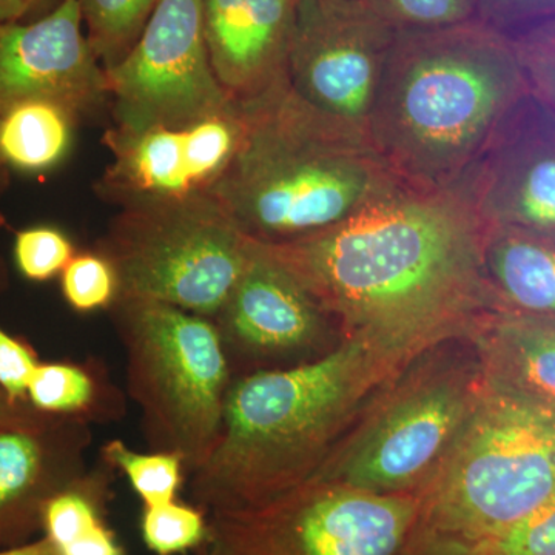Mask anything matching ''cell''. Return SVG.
Returning <instances> with one entry per match:
<instances>
[{
  "instance_id": "9c48e42d",
  "label": "cell",
  "mask_w": 555,
  "mask_h": 555,
  "mask_svg": "<svg viewBox=\"0 0 555 555\" xmlns=\"http://www.w3.org/2000/svg\"><path fill=\"white\" fill-rule=\"evenodd\" d=\"M420 514L418 495L310 478L261 505L210 514L201 555H398Z\"/></svg>"
},
{
  "instance_id": "7c38bea8",
  "label": "cell",
  "mask_w": 555,
  "mask_h": 555,
  "mask_svg": "<svg viewBox=\"0 0 555 555\" xmlns=\"http://www.w3.org/2000/svg\"><path fill=\"white\" fill-rule=\"evenodd\" d=\"M214 321L232 374L236 366H297L341 341L334 337L337 324L308 287L254 241L246 269Z\"/></svg>"
},
{
  "instance_id": "d6986e66",
  "label": "cell",
  "mask_w": 555,
  "mask_h": 555,
  "mask_svg": "<svg viewBox=\"0 0 555 555\" xmlns=\"http://www.w3.org/2000/svg\"><path fill=\"white\" fill-rule=\"evenodd\" d=\"M481 255L495 310L555 321V232L485 225Z\"/></svg>"
},
{
  "instance_id": "2e32d148",
  "label": "cell",
  "mask_w": 555,
  "mask_h": 555,
  "mask_svg": "<svg viewBox=\"0 0 555 555\" xmlns=\"http://www.w3.org/2000/svg\"><path fill=\"white\" fill-rule=\"evenodd\" d=\"M204 38L219 86L238 107L286 82L298 0H201Z\"/></svg>"
},
{
  "instance_id": "f546056e",
  "label": "cell",
  "mask_w": 555,
  "mask_h": 555,
  "mask_svg": "<svg viewBox=\"0 0 555 555\" xmlns=\"http://www.w3.org/2000/svg\"><path fill=\"white\" fill-rule=\"evenodd\" d=\"M477 17L507 38L555 20V0H477Z\"/></svg>"
},
{
  "instance_id": "44dd1931",
  "label": "cell",
  "mask_w": 555,
  "mask_h": 555,
  "mask_svg": "<svg viewBox=\"0 0 555 555\" xmlns=\"http://www.w3.org/2000/svg\"><path fill=\"white\" fill-rule=\"evenodd\" d=\"M27 400L43 414L83 423L116 422L126 401L100 363L38 364L27 387Z\"/></svg>"
},
{
  "instance_id": "ba28073f",
  "label": "cell",
  "mask_w": 555,
  "mask_h": 555,
  "mask_svg": "<svg viewBox=\"0 0 555 555\" xmlns=\"http://www.w3.org/2000/svg\"><path fill=\"white\" fill-rule=\"evenodd\" d=\"M250 247L210 193L127 204L98 243L118 276V297L155 299L210 320L243 275Z\"/></svg>"
},
{
  "instance_id": "f1b7e54d",
  "label": "cell",
  "mask_w": 555,
  "mask_h": 555,
  "mask_svg": "<svg viewBox=\"0 0 555 555\" xmlns=\"http://www.w3.org/2000/svg\"><path fill=\"white\" fill-rule=\"evenodd\" d=\"M529 89L555 113V20L513 38Z\"/></svg>"
},
{
  "instance_id": "5b68a950",
  "label": "cell",
  "mask_w": 555,
  "mask_h": 555,
  "mask_svg": "<svg viewBox=\"0 0 555 555\" xmlns=\"http://www.w3.org/2000/svg\"><path fill=\"white\" fill-rule=\"evenodd\" d=\"M485 386L469 338L430 347L372 397L313 478L377 494H422L462 437Z\"/></svg>"
},
{
  "instance_id": "8fae6325",
  "label": "cell",
  "mask_w": 555,
  "mask_h": 555,
  "mask_svg": "<svg viewBox=\"0 0 555 555\" xmlns=\"http://www.w3.org/2000/svg\"><path fill=\"white\" fill-rule=\"evenodd\" d=\"M115 126L182 127L232 107L204 38L201 0H160L124 60L105 69Z\"/></svg>"
},
{
  "instance_id": "30bf717a",
  "label": "cell",
  "mask_w": 555,
  "mask_h": 555,
  "mask_svg": "<svg viewBox=\"0 0 555 555\" xmlns=\"http://www.w3.org/2000/svg\"><path fill=\"white\" fill-rule=\"evenodd\" d=\"M396 31L366 0H298L288 93L339 133L366 142Z\"/></svg>"
},
{
  "instance_id": "ac0fdd59",
  "label": "cell",
  "mask_w": 555,
  "mask_h": 555,
  "mask_svg": "<svg viewBox=\"0 0 555 555\" xmlns=\"http://www.w3.org/2000/svg\"><path fill=\"white\" fill-rule=\"evenodd\" d=\"M486 385L555 411V321L492 310L469 337Z\"/></svg>"
},
{
  "instance_id": "cb8c5ba5",
  "label": "cell",
  "mask_w": 555,
  "mask_h": 555,
  "mask_svg": "<svg viewBox=\"0 0 555 555\" xmlns=\"http://www.w3.org/2000/svg\"><path fill=\"white\" fill-rule=\"evenodd\" d=\"M102 462L119 469L145 507L167 505L177 500L185 470L184 462L169 452H138L124 441L112 440L102 448Z\"/></svg>"
},
{
  "instance_id": "6da1fadb",
  "label": "cell",
  "mask_w": 555,
  "mask_h": 555,
  "mask_svg": "<svg viewBox=\"0 0 555 555\" xmlns=\"http://www.w3.org/2000/svg\"><path fill=\"white\" fill-rule=\"evenodd\" d=\"M483 230L454 190L400 181L335 228L261 246L308 287L341 338L409 364L430 347L469 338L495 310Z\"/></svg>"
},
{
  "instance_id": "4fadbf2b",
  "label": "cell",
  "mask_w": 555,
  "mask_h": 555,
  "mask_svg": "<svg viewBox=\"0 0 555 555\" xmlns=\"http://www.w3.org/2000/svg\"><path fill=\"white\" fill-rule=\"evenodd\" d=\"M244 134L246 119L235 104L189 126H115L105 133L113 159L98 193L120 207L208 193L235 159Z\"/></svg>"
},
{
  "instance_id": "9a60e30c",
  "label": "cell",
  "mask_w": 555,
  "mask_h": 555,
  "mask_svg": "<svg viewBox=\"0 0 555 555\" xmlns=\"http://www.w3.org/2000/svg\"><path fill=\"white\" fill-rule=\"evenodd\" d=\"M108 100L78 0H60L36 21L0 24V113L20 102L49 101L79 116Z\"/></svg>"
},
{
  "instance_id": "7402d4cb",
  "label": "cell",
  "mask_w": 555,
  "mask_h": 555,
  "mask_svg": "<svg viewBox=\"0 0 555 555\" xmlns=\"http://www.w3.org/2000/svg\"><path fill=\"white\" fill-rule=\"evenodd\" d=\"M78 116L49 101H25L0 113V163L25 173H46L72 149Z\"/></svg>"
},
{
  "instance_id": "8d00e7d4",
  "label": "cell",
  "mask_w": 555,
  "mask_h": 555,
  "mask_svg": "<svg viewBox=\"0 0 555 555\" xmlns=\"http://www.w3.org/2000/svg\"><path fill=\"white\" fill-rule=\"evenodd\" d=\"M7 184H9V169H7V167H0V196H2ZM0 222H2V218H0Z\"/></svg>"
},
{
  "instance_id": "52a82bcc",
  "label": "cell",
  "mask_w": 555,
  "mask_h": 555,
  "mask_svg": "<svg viewBox=\"0 0 555 555\" xmlns=\"http://www.w3.org/2000/svg\"><path fill=\"white\" fill-rule=\"evenodd\" d=\"M109 309L150 451L192 474L217 443L233 379L217 324L155 299L118 297Z\"/></svg>"
},
{
  "instance_id": "484cf974",
  "label": "cell",
  "mask_w": 555,
  "mask_h": 555,
  "mask_svg": "<svg viewBox=\"0 0 555 555\" xmlns=\"http://www.w3.org/2000/svg\"><path fill=\"white\" fill-rule=\"evenodd\" d=\"M393 31H436L478 20L477 0H366Z\"/></svg>"
},
{
  "instance_id": "e0dca14e",
  "label": "cell",
  "mask_w": 555,
  "mask_h": 555,
  "mask_svg": "<svg viewBox=\"0 0 555 555\" xmlns=\"http://www.w3.org/2000/svg\"><path fill=\"white\" fill-rule=\"evenodd\" d=\"M89 423L49 415L36 426L0 429V529L42 507L86 473Z\"/></svg>"
},
{
  "instance_id": "83f0119b",
  "label": "cell",
  "mask_w": 555,
  "mask_h": 555,
  "mask_svg": "<svg viewBox=\"0 0 555 555\" xmlns=\"http://www.w3.org/2000/svg\"><path fill=\"white\" fill-rule=\"evenodd\" d=\"M75 255V246L68 236L50 225L21 230L14 240L17 269L27 280L38 283L64 272Z\"/></svg>"
},
{
  "instance_id": "d4e9b609",
  "label": "cell",
  "mask_w": 555,
  "mask_h": 555,
  "mask_svg": "<svg viewBox=\"0 0 555 555\" xmlns=\"http://www.w3.org/2000/svg\"><path fill=\"white\" fill-rule=\"evenodd\" d=\"M142 539L156 555H177L206 542L208 521L198 506L167 505L145 507L141 521Z\"/></svg>"
},
{
  "instance_id": "5bb4252c",
  "label": "cell",
  "mask_w": 555,
  "mask_h": 555,
  "mask_svg": "<svg viewBox=\"0 0 555 555\" xmlns=\"http://www.w3.org/2000/svg\"><path fill=\"white\" fill-rule=\"evenodd\" d=\"M454 192L486 228L555 232V113L529 89Z\"/></svg>"
},
{
  "instance_id": "74e56055",
  "label": "cell",
  "mask_w": 555,
  "mask_h": 555,
  "mask_svg": "<svg viewBox=\"0 0 555 555\" xmlns=\"http://www.w3.org/2000/svg\"><path fill=\"white\" fill-rule=\"evenodd\" d=\"M0 167H5V166H3V164H2V163H0ZM7 169H9V167H7Z\"/></svg>"
},
{
  "instance_id": "4316f807",
  "label": "cell",
  "mask_w": 555,
  "mask_h": 555,
  "mask_svg": "<svg viewBox=\"0 0 555 555\" xmlns=\"http://www.w3.org/2000/svg\"><path fill=\"white\" fill-rule=\"evenodd\" d=\"M61 275L62 294L69 308L78 312L112 308L118 298V276L100 251L75 255Z\"/></svg>"
},
{
  "instance_id": "ffe728a7",
  "label": "cell",
  "mask_w": 555,
  "mask_h": 555,
  "mask_svg": "<svg viewBox=\"0 0 555 555\" xmlns=\"http://www.w3.org/2000/svg\"><path fill=\"white\" fill-rule=\"evenodd\" d=\"M108 470H86L43 505L40 520L60 555H126L104 520Z\"/></svg>"
},
{
  "instance_id": "1f68e13d",
  "label": "cell",
  "mask_w": 555,
  "mask_h": 555,
  "mask_svg": "<svg viewBox=\"0 0 555 555\" xmlns=\"http://www.w3.org/2000/svg\"><path fill=\"white\" fill-rule=\"evenodd\" d=\"M398 555H502L492 540L452 534L418 520Z\"/></svg>"
},
{
  "instance_id": "8992f818",
  "label": "cell",
  "mask_w": 555,
  "mask_h": 555,
  "mask_svg": "<svg viewBox=\"0 0 555 555\" xmlns=\"http://www.w3.org/2000/svg\"><path fill=\"white\" fill-rule=\"evenodd\" d=\"M420 520L474 540H499L555 499V411L485 386L436 478Z\"/></svg>"
},
{
  "instance_id": "e575fe53",
  "label": "cell",
  "mask_w": 555,
  "mask_h": 555,
  "mask_svg": "<svg viewBox=\"0 0 555 555\" xmlns=\"http://www.w3.org/2000/svg\"><path fill=\"white\" fill-rule=\"evenodd\" d=\"M50 0H0V24L24 22Z\"/></svg>"
},
{
  "instance_id": "d6a6232c",
  "label": "cell",
  "mask_w": 555,
  "mask_h": 555,
  "mask_svg": "<svg viewBox=\"0 0 555 555\" xmlns=\"http://www.w3.org/2000/svg\"><path fill=\"white\" fill-rule=\"evenodd\" d=\"M39 361L30 347L0 327V389L14 401L27 400V387Z\"/></svg>"
},
{
  "instance_id": "836d02e7",
  "label": "cell",
  "mask_w": 555,
  "mask_h": 555,
  "mask_svg": "<svg viewBox=\"0 0 555 555\" xmlns=\"http://www.w3.org/2000/svg\"><path fill=\"white\" fill-rule=\"evenodd\" d=\"M38 409L25 408L24 401L11 400L2 389H0V429H9V427H27L36 426L46 422L47 416Z\"/></svg>"
},
{
  "instance_id": "4dcf8cb0",
  "label": "cell",
  "mask_w": 555,
  "mask_h": 555,
  "mask_svg": "<svg viewBox=\"0 0 555 555\" xmlns=\"http://www.w3.org/2000/svg\"><path fill=\"white\" fill-rule=\"evenodd\" d=\"M502 555H555V499L495 540Z\"/></svg>"
},
{
  "instance_id": "7a4b0ae2",
  "label": "cell",
  "mask_w": 555,
  "mask_h": 555,
  "mask_svg": "<svg viewBox=\"0 0 555 555\" xmlns=\"http://www.w3.org/2000/svg\"><path fill=\"white\" fill-rule=\"evenodd\" d=\"M408 364L360 338L323 357L232 379L221 433L190 474L204 513L261 505L317 476L372 397Z\"/></svg>"
},
{
  "instance_id": "3957f363",
  "label": "cell",
  "mask_w": 555,
  "mask_h": 555,
  "mask_svg": "<svg viewBox=\"0 0 555 555\" xmlns=\"http://www.w3.org/2000/svg\"><path fill=\"white\" fill-rule=\"evenodd\" d=\"M528 91L513 39L481 21L396 33L369 145L401 181L452 190Z\"/></svg>"
},
{
  "instance_id": "277c9868",
  "label": "cell",
  "mask_w": 555,
  "mask_h": 555,
  "mask_svg": "<svg viewBox=\"0 0 555 555\" xmlns=\"http://www.w3.org/2000/svg\"><path fill=\"white\" fill-rule=\"evenodd\" d=\"M240 108L243 144L208 193L254 243L286 244L335 228L401 181L371 145L299 104L286 82Z\"/></svg>"
},
{
  "instance_id": "603a6c76",
  "label": "cell",
  "mask_w": 555,
  "mask_h": 555,
  "mask_svg": "<svg viewBox=\"0 0 555 555\" xmlns=\"http://www.w3.org/2000/svg\"><path fill=\"white\" fill-rule=\"evenodd\" d=\"M91 49L104 69L124 60L160 0H78Z\"/></svg>"
},
{
  "instance_id": "d590c367",
  "label": "cell",
  "mask_w": 555,
  "mask_h": 555,
  "mask_svg": "<svg viewBox=\"0 0 555 555\" xmlns=\"http://www.w3.org/2000/svg\"><path fill=\"white\" fill-rule=\"evenodd\" d=\"M0 555H60L53 543L47 537L28 545L11 547V550L0 551Z\"/></svg>"
}]
</instances>
